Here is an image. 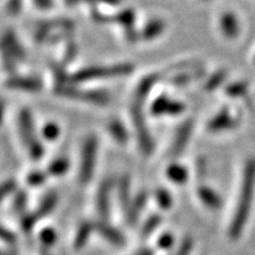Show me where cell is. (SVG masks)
Instances as JSON below:
<instances>
[{"label":"cell","mask_w":255,"mask_h":255,"mask_svg":"<svg viewBox=\"0 0 255 255\" xmlns=\"http://www.w3.org/2000/svg\"><path fill=\"white\" fill-rule=\"evenodd\" d=\"M255 188V158L248 159L245 164L244 175H242V183L240 195L237 209L233 215L231 227H229V237L232 239H238L240 237L245 223L247 222L248 215H250L252 201H253Z\"/></svg>","instance_id":"6da1fadb"},{"label":"cell","mask_w":255,"mask_h":255,"mask_svg":"<svg viewBox=\"0 0 255 255\" xmlns=\"http://www.w3.org/2000/svg\"><path fill=\"white\" fill-rule=\"evenodd\" d=\"M133 71V66L129 63L116 64L111 66H89V68L81 69L77 72L69 76V82L71 84L78 83L97 81V79H107L114 77H122Z\"/></svg>","instance_id":"7a4b0ae2"},{"label":"cell","mask_w":255,"mask_h":255,"mask_svg":"<svg viewBox=\"0 0 255 255\" xmlns=\"http://www.w3.org/2000/svg\"><path fill=\"white\" fill-rule=\"evenodd\" d=\"M145 101L146 98L135 95V98H133V102L131 103V119L133 121L137 138H138V144L143 155L150 156L154 151V141H152V137L150 135V131H149L145 120Z\"/></svg>","instance_id":"3957f363"},{"label":"cell","mask_w":255,"mask_h":255,"mask_svg":"<svg viewBox=\"0 0 255 255\" xmlns=\"http://www.w3.org/2000/svg\"><path fill=\"white\" fill-rule=\"evenodd\" d=\"M56 92L59 96H63V97L87 102V103L96 105H107L110 101L108 92L100 90H84V89L77 88L71 83L56 85Z\"/></svg>","instance_id":"277c9868"},{"label":"cell","mask_w":255,"mask_h":255,"mask_svg":"<svg viewBox=\"0 0 255 255\" xmlns=\"http://www.w3.org/2000/svg\"><path fill=\"white\" fill-rule=\"evenodd\" d=\"M26 57L25 50L18 40L17 34L12 30H7L2 37V60L8 72H14L17 63L23 62Z\"/></svg>","instance_id":"5b68a950"},{"label":"cell","mask_w":255,"mask_h":255,"mask_svg":"<svg viewBox=\"0 0 255 255\" xmlns=\"http://www.w3.org/2000/svg\"><path fill=\"white\" fill-rule=\"evenodd\" d=\"M97 149V137L94 135L88 136L87 139L83 143L81 164H79V181H81V183L83 184H87L90 182L92 175H94Z\"/></svg>","instance_id":"8992f818"},{"label":"cell","mask_w":255,"mask_h":255,"mask_svg":"<svg viewBox=\"0 0 255 255\" xmlns=\"http://www.w3.org/2000/svg\"><path fill=\"white\" fill-rule=\"evenodd\" d=\"M184 109H186V107H184L182 102L171 100V98H169L167 95L158 96V97L152 102L150 107L152 116H164V115L177 116V115L182 114Z\"/></svg>","instance_id":"52a82bcc"},{"label":"cell","mask_w":255,"mask_h":255,"mask_svg":"<svg viewBox=\"0 0 255 255\" xmlns=\"http://www.w3.org/2000/svg\"><path fill=\"white\" fill-rule=\"evenodd\" d=\"M194 130V121L188 119L181 124L180 128L177 129L176 135L174 137L173 145H171L170 154L173 157H178L183 154L184 149L187 148L188 142H189L191 133Z\"/></svg>","instance_id":"ba28073f"},{"label":"cell","mask_w":255,"mask_h":255,"mask_svg":"<svg viewBox=\"0 0 255 255\" xmlns=\"http://www.w3.org/2000/svg\"><path fill=\"white\" fill-rule=\"evenodd\" d=\"M18 127H19V135H20L21 141L24 145H31L32 143L39 139L36 136V129H34V121L32 117L30 110L23 109L20 111L18 117Z\"/></svg>","instance_id":"9c48e42d"},{"label":"cell","mask_w":255,"mask_h":255,"mask_svg":"<svg viewBox=\"0 0 255 255\" xmlns=\"http://www.w3.org/2000/svg\"><path fill=\"white\" fill-rule=\"evenodd\" d=\"M113 189V181L110 178H104L102 181L97 191V199H96V207L100 214L102 221H105L109 216L110 212V191Z\"/></svg>","instance_id":"30bf717a"},{"label":"cell","mask_w":255,"mask_h":255,"mask_svg":"<svg viewBox=\"0 0 255 255\" xmlns=\"http://www.w3.org/2000/svg\"><path fill=\"white\" fill-rule=\"evenodd\" d=\"M238 121L232 116L228 108H223L207 124V129L210 132H220L231 130L237 127Z\"/></svg>","instance_id":"8fae6325"},{"label":"cell","mask_w":255,"mask_h":255,"mask_svg":"<svg viewBox=\"0 0 255 255\" xmlns=\"http://www.w3.org/2000/svg\"><path fill=\"white\" fill-rule=\"evenodd\" d=\"M6 87L13 90H21L28 92L40 91L41 82L36 77H24V76H9L6 81Z\"/></svg>","instance_id":"7c38bea8"},{"label":"cell","mask_w":255,"mask_h":255,"mask_svg":"<svg viewBox=\"0 0 255 255\" xmlns=\"http://www.w3.org/2000/svg\"><path fill=\"white\" fill-rule=\"evenodd\" d=\"M94 225L95 229L98 232V234L102 235L110 244L116 245V246H123L126 244V239H124L122 233L119 229L110 226L107 221H97Z\"/></svg>","instance_id":"4fadbf2b"},{"label":"cell","mask_w":255,"mask_h":255,"mask_svg":"<svg viewBox=\"0 0 255 255\" xmlns=\"http://www.w3.org/2000/svg\"><path fill=\"white\" fill-rule=\"evenodd\" d=\"M220 27H221L223 36L228 38V39L237 38L239 32H240V25H239L238 18L232 12H226V13L221 15V18H220Z\"/></svg>","instance_id":"5bb4252c"},{"label":"cell","mask_w":255,"mask_h":255,"mask_svg":"<svg viewBox=\"0 0 255 255\" xmlns=\"http://www.w3.org/2000/svg\"><path fill=\"white\" fill-rule=\"evenodd\" d=\"M206 75L205 69L202 66H196L194 69H183V71L177 72L176 75H174L173 77L170 78V83L174 84L175 87H182V85H186L191 81H195V79H199Z\"/></svg>","instance_id":"9a60e30c"},{"label":"cell","mask_w":255,"mask_h":255,"mask_svg":"<svg viewBox=\"0 0 255 255\" xmlns=\"http://www.w3.org/2000/svg\"><path fill=\"white\" fill-rule=\"evenodd\" d=\"M146 202H148V193H146L145 190L141 191V193H138L135 197H133L131 206H130L129 210L126 213L128 223H129V225H135L137 222V220L139 218V214H141L142 210L144 209Z\"/></svg>","instance_id":"2e32d148"},{"label":"cell","mask_w":255,"mask_h":255,"mask_svg":"<svg viewBox=\"0 0 255 255\" xmlns=\"http://www.w3.org/2000/svg\"><path fill=\"white\" fill-rule=\"evenodd\" d=\"M165 28V24L162 19L154 18L149 20L144 25L141 31V39L143 40H152L163 33Z\"/></svg>","instance_id":"e0dca14e"},{"label":"cell","mask_w":255,"mask_h":255,"mask_svg":"<svg viewBox=\"0 0 255 255\" xmlns=\"http://www.w3.org/2000/svg\"><path fill=\"white\" fill-rule=\"evenodd\" d=\"M197 195L200 200L210 209H220L222 206V200L218 193H215L212 188L201 186L197 189Z\"/></svg>","instance_id":"ac0fdd59"},{"label":"cell","mask_w":255,"mask_h":255,"mask_svg":"<svg viewBox=\"0 0 255 255\" xmlns=\"http://www.w3.org/2000/svg\"><path fill=\"white\" fill-rule=\"evenodd\" d=\"M130 177L128 175H124L119 181V200L121 207L124 212H128L131 206V196H130Z\"/></svg>","instance_id":"d6986e66"},{"label":"cell","mask_w":255,"mask_h":255,"mask_svg":"<svg viewBox=\"0 0 255 255\" xmlns=\"http://www.w3.org/2000/svg\"><path fill=\"white\" fill-rule=\"evenodd\" d=\"M135 11L131 8H124L116 12L115 14H111V23L119 24L124 30L126 28L135 26Z\"/></svg>","instance_id":"ffe728a7"},{"label":"cell","mask_w":255,"mask_h":255,"mask_svg":"<svg viewBox=\"0 0 255 255\" xmlns=\"http://www.w3.org/2000/svg\"><path fill=\"white\" fill-rule=\"evenodd\" d=\"M57 201H58V196L56 195L55 193H49L47 195L44 196V199L41 200L39 203V207L34 213V215L37 216V219H43L45 218L46 215H49L57 205Z\"/></svg>","instance_id":"44dd1931"},{"label":"cell","mask_w":255,"mask_h":255,"mask_svg":"<svg viewBox=\"0 0 255 255\" xmlns=\"http://www.w3.org/2000/svg\"><path fill=\"white\" fill-rule=\"evenodd\" d=\"M108 131H109L111 137H113L115 141L120 143V144H126L128 142V138H129L126 127L123 126L122 122H120V121L117 120H113L109 123V126H108Z\"/></svg>","instance_id":"7402d4cb"},{"label":"cell","mask_w":255,"mask_h":255,"mask_svg":"<svg viewBox=\"0 0 255 255\" xmlns=\"http://www.w3.org/2000/svg\"><path fill=\"white\" fill-rule=\"evenodd\" d=\"M167 176L171 182L176 184H183L188 180V170L183 165L173 163L167 168Z\"/></svg>","instance_id":"603a6c76"},{"label":"cell","mask_w":255,"mask_h":255,"mask_svg":"<svg viewBox=\"0 0 255 255\" xmlns=\"http://www.w3.org/2000/svg\"><path fill=\"white\" fill-rule=\"evenodd\" d=\"M92 229H95V225L90 222H83L82 225L79 226L75 237V248L79 250V248H82L85 244H87Z\"/></svg>","instance_id":"cb8c5ba5"},{"label":"cell","mask_w":255,"mask_h":255,"mask_svg":"<svg viewBox=\"0 0 255 255\" xmlns=\"http://www.w3.org/2000/svg\"><path fill=\"white\" fill-rule=\"evenodd\" d=\"M69 170V161L68 158L59 157L57 159H53L51 162L49 168H47V173L52 176H62Z\"/></svg>","instance_id":"d4e9b609"},{"label":"cell","mask_w":255,"mask_h":255,"mask_svg":"<svg viewBox=\"0 0 255 255\" xmlns=\"http://www.w3.org/2000/svg\"><path fill=\"white\" fill-rule=\"evenodd\" d=\"M226 77H227V71L226 70H218L213 75L209 76V78L207 79L205 83V89L207 91H213L215 89H218L220 85L225 82Z\"/></svg>","instance_id":"484cf974"},{"label":"cell","mask_w":255,"mask_h":255,"mask_svg":"<svg viewBox=\"0 0 255 255\" xmlns=\"http://www.w3.org/2000/svg\"><path fill=\"white\" fill-rule=\"evenodd\" d=\"M162 222V218L161 215L158 214H152L151 216H149V219L146 220L144 222V225H143L142 227V231H141V235L143 238H148L149 235L152 234L159 225H161Z\"/></svg>","instance_id":"4316f807"},{"label":"cell","mask_w":255,"mask_h":255,"mask_svg":"<svg viewBox=\"0 0 255 255\" xmlns=\"http://www.w3.org/2000/svg\"><path fill=\"white\" fill-rule=\"evenodd\" d=\"M155 199L157 205L162 209H169L173 205V199H171L170 193L164 188H158L155 193Z\"/></svg>","instance_id":"83f0119b"},{"label":"cell","mask_w":255,"mask_h":255,"mask_svg":"<svg viewBox=\"0 0 255 255\" xmlns=\"http://www.w3.org/2000/svg\"><path fill=\"white\" fill-rule=\"evenodd\" d=\"M225 91L229 97H240V96L246 94L247 84L245 82L232 83V84H229L226 87Z\"/></svg>","instance_id":"f1b7e54d"},{"label":"cell","mask_w":255,"mask_h":255,"mask_svg":"<svg viewBox=\"0 0 255 255\" xmlns=\"http://www.w3.org/2000/svg\"><path fill=\"white\" fill-rule=\"evenodd\" d=\"M59 127L58 124L53 123V122H49L46 123L43 128V136L44 138L47 139L49 142H53L56 141L57 138L59 137Z\"/></svg>","instance_id":"f546056e"},{"label":"cell","mask_w":255,"mask_h":255,"mask_svg":"<svg viewBox=\"0 0 255 255\" xmlns=\"http://www.w3.org/2000/svg\"><path fill=\"white\" fill-rule=\"evenodd\" d=\"M27 151L31 159H33V161H39V159L44 156V146L41 144L40 139H37L36 142H33L31 145H28Z\"/></svg>","instance_id":"4dcf8cb0"},{"label":"cell","mask_w":255,"mask_h":255,"mask_svg":"<svg viewBox=\"0 0 255 255\" xmlns=\"http://www.w3.org/2000/svg\"><path fill=\"white\" fill-rule=\"evenodd\" d=\"M27 205V196L24 191H19V194H17L15 196L14 202H13V209L15 213H18L19 215L23 216L25 213V208H26Z\"/></svg>","instance_id":"1f68e13d"},{"label":"cell","mask_w":255,"mask_h":255,"mask_svg":"<svg viewBox=\"0 0 255 255\" xmlns=\"http://www.w3.org/2000/svg\"><path fill=\"white\" fill-rule=\"evenodd\" d=\"M46 180V175L43 173V171L36 170V171H32L27 175V183L30 184L31 187H38L41 186Z\"/></svg>","instance_id":"d6a6232c"},{"label":"cell","mask_w":255,"mask_h":255,"mask_svg":"<svg viewBox=\"0 0 255 255\" xmlns=\"http://www.w3.org/2000/svg\"><path fill=\"white\" fill-rule=\"evenodd\" d=\"M21 7H23V0H7L6 2V13L12 17H15L20 13Z\"/></svg>","instance_id":"836d02e7"},{"label":"cell","mask_w":255,"mask_h":255,"mask_svg":"<svg viewBox=\"0 0 255 255\" xmlns=\"http://www.w3.org/2000/svg\"><path fill=\"white\" fill-rule=\"evenodd\" d=\"M56 239H57V234L52 228H45L40 233V240L43 242L44 246L46 247L55 244Z\"/></svg>","instance_id":"e575fe53"},{"label":"cell","mask_w":255,"mask_h":255,"mask_svg":"<svg viewBox=\"0 0 255 255\" xmlns=\"http://www.w3.org/2000/svg\"><path fill=\"white\" fill-rule=\"evenodd\" d=\"M38 219L34 215V213H32V214H24L21 216V226H23V229L25 232H31V229L34 227Z\"/></svg>","instance_id":"d590c367"},{"label":"cell","mask_w":255,"mask_h":255,"mask_svg":"<svg viewBox=\"0 0 255 255\" xmlns=\"http://www.w3.org/2000/svg\"><path fill=\"white\" fill-rule=\"evenodd\" d=\"M76 56H77V45H76L73 41H70V43L68 44V47H66L65 56H64L63 65L71 63L72 60L76 58Z\"/></svg>","instance_id":"8d00e7d4"},{"label":"cell","mask_w":255,"mask_h":255,"mask_svg":"<svg viewBox=\"0 0 255 255\" xmlns=\"http://www.w3.org/2000/svg\"><path fill=\"white\" fill-rule=\"evenodd\" d=\"M17 189V182L14 180H7L1 186V199H6L9 194Z\"/></svg>","instance_id":"74e56055"},{"label":"cell","mask_w":255,"mask_h":255,"mask_svg":"<svg viewBox=\"0 0 255 255\" xmlns=\"http://www.w3.org/2000/svg\"><path fill=\"white\" fill-rule=\"evenodd\" d=\"M158 247L163 248V250H168L174 245V237L170 234V233H164V234L161 235V238L158 239L157 241Z\"/></svg>","instance_id":"f35d334b"},{"label":"cell","mask_w":255,"mask_h":255,"mask_svg":"<svg viewBox=\"0 0 255 255\" xmlns=\"http://www.w3.org/2000/svg\"><path fill=\"white\" fill-rule=\"evenodd\" d=\"M124 36H126L127 40L130 41V43H136V41L141 39V32L137 31L135 26H132L124 30Z\"/></svg>","instance_id":"ab89813d"},{"label":"cell","mask_w":255,"mask_h":255,"mask_svg":"<svg viewBox=\"0 0 255 255\" xmlns=\"http://www.w3.org/2000/svg\"><path fill=\"white\" fill-rule=\"evenodd\" d=\"M191 248H193V240H191V238L188 237L182 241L176 255H189Z\"/></svg>","instance_id":"60d3db41"},{"label":"cell","mask_w":255,"mask_h":255,"mask_svg":"<svg viewBox=\"0 0 255 255\" xmlns=\"http://www.w3.org/2000/svg\"><path fill=\"white\" fill-rule=\"evenodd\" d=\"M82 1L87 2L89 6H97L98 4L107 6H119L122 2V0H82Z\"/></svg>","instance_id":"b9f144b4"},{"label":"cell","mask_w":255,"mask_h":255,"mask_svg":"<svg viewBox=\"0 0 255 255\" xmlns=\"http://www.w3.org/2000/svg\"><path fill=\"white\" fill-rule=\"evenodd\" d=\"M34 6L41 11H49L53 7V0H32Z\"/></svg>","instance_id":"7bdbcfd3"},{"label":"cell","mask_w":255,"mask_h":255,"mask_svg":"<svg viewBox=\"0 0 255 255\" xmlns=\"http://www.w3.org/2000/svg\"><path fill=\"white\" fill-rule=\"evenodd\" d=\"M1 237L5 241H7L8 244H12V242L15 241V235L12 232H9L8 229H6L5 227H2L1 231Z\"/></svg>","instance_id":"ee69618b"},{"label":"cell","mask_w":255,"mask_h":255,"mask_svg":"<svg viewBox=\"0 0 255 255\" xmlns=\"http://www.w3.org/2000/svg\"><path fill=\"white\" fill-rule=\"evenodd\" d=\"M207 169V163L203 158H199L196 162V170L199 175H205Z\"/></svg>","instance_id":"f6af8a7d"},{"label":"cell","mask_w":255,"mask_h":255,"mask_svg":"<svg viewBox=\"0 0 255 255\" xmlns=\"http://www.w3.org/2000/svg\"><path fill=\"white\" fill-rule=\"evenodd\" d=\"M81 1H82V0H64L65 5H68L69 7H73V6L78 5Z\"/></svg>","instance_id":"bcb514c9"},{"label":"cell","mask_w":255,"mask_h":255,"mask_svg":"<svg viewBox=\"0 0 255 255\" xmlns=\"http://www.w3.org/2000/svg\"><path fill=\"white\" fill-rule=\"evenodd\" d=\"M136 255H154V251L150 250V248H144V250L139 251Z\"/></svg>","instance_id":"7dc6e473"},{"label":"cell","mask_w":255,"mask_h":255,"mask_svg":"<svg viewBox=\"0 0 255 255\" xmlns=\"http://www.w3.org/2000/svg\"><path fill=\"white\" fill-rule=\"evenodd\" d=\"M254 63H255V57H254Z\"/></svg>","instance_id":"c3c4849f"},{"label":"cell","mask_w":255,"mask_h":255,"mask_svg":"<svg viewBox=\"0 0 255 255\" xmlns=\"http://www.w3.org/2000/svg\"><path fill=\"white\" fill-rule=\"evenodd\" d=\"M205 1H208V0H205Z\"/></svg>","instance_id":"681fc988"}]
</instances>
